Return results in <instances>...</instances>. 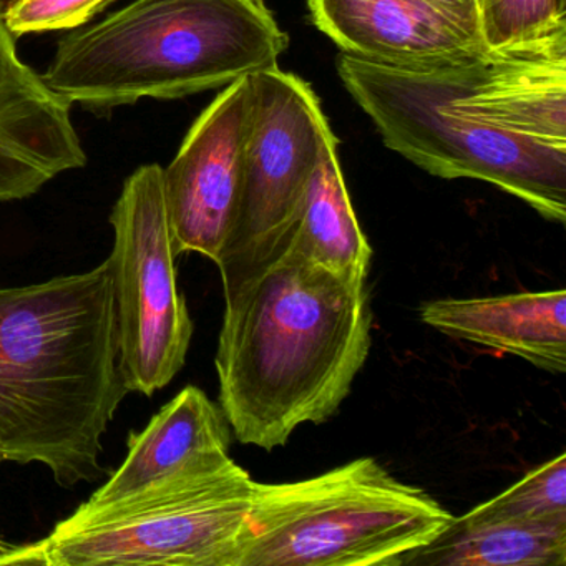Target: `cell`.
<instances>
[{
	"mask_svg": "<svg viewBox=\"0 0 566 566\" xmlns=\"http://www.w3.org/2000/svg\"><path fill=\"white\" fill-rule=\"evenodd\" d=\"M420 319L455 339L522 357L552 374L566 370V291L423 304Z\"/></svg>",
	"mask_w": 566,
	"mask_h": 566,
	"instance_id": "13",
	"label": "cell"
},
{
	"mask_svg": "<svg viewBox=\"0 0 566 566\" xmlns=\"http://www.w3.org/2000/svg\"><path fill=\"white\" fill-rule=\"evenodd\" d=\"M118 363L128 392L151 397L187 363L193 321L178 290L164 168L135 170L111 214Z\"/></svg>",
	"mask_w": 566,
	"mask_h": 566,
	"instance_id": "8",
	"label": "cell"
},
{
	"mask_svg": "<svg viewBox=\"0 0 566 566\" xmlns=\"http://www.w3.org/2000/svg\"><path fill=\"white\" fill-rule=\"evenodd\" d=\"M256 482L233 459L104 506L81 505L0 566H233Z\"/></svg>",
	"mask_w": 566,
	"mask_h": 566,
	"instance_id": "6",
	"label": "cell"
},
{
	"mask_svg": "<svg viewBox=\"0 0 566 566\" xmlns=\"http://www.w3.org/2000/svg\"><path fill=\"white\" fill-rule=\"evenodd\" d=\"M85 164L71 104L19 59L0 4V201L25 200Z\"/></svg>",
	"mask_w": 566,
	"mask_h": 566,
	"instance_id": "10",
	"label": "cell"
},
{
	"mask_svg": "<svg viewBox=\"0 0 566 566\" xmlns=\"http://www.w3.org/2000/svg\"><path fill=\"white\" fill-rule=\"evenodd\" d=\"M287 247L340 276L364 281L369 276L373 248L350 203L331 128L324 134L319 160Z\"/></svg>",
	"mask_w": 566,
	"mask_h": 566,
	"instance_id": "14",
	"label": "cell"
},
{
	"mask_svg": "<svg viewBox=\"0 0 566 566\" xmlns=\"http://www.w3.org/2000/svg\"><path fill=\"white\" fill-rule=\"evenodd\" d=\"M230 443L221 407L200 387L187 386L144 430L130 432L124 462L85 505H108L175 476L218 469L231 460Z\"/></svg>",
	"mask_w": 566,
	"mask_h": 566,
	"instance_id": "12",
	"label": "cell"
},
{
	"mask_svg": "<svg viewBox=\"0 0 566 566\" xmlns=\"http://www.w3.org/2000/svg\"><path fill=\"white\" fill-rule=\"evenodd\" d=\"M127 394L108 258L0 287V463H41L65 489L101 479L102 439Z\"/></svg>",
	"mask_w": 566,
	"mask_h": 566,
	"instance_id": "2",
	"label": "cell"
},
{
	"mask_svg": "<svg viewBox=\"0 0 566 566\" xmlns=\"http://www.w3.org/2000/svg\"><path fill=\"white\" fill-rule=\"evenodd\" d=\"M565 566L566 520L467 522L462 516L402 565Z\"/></svg>",
	"mask_w": 566,
	"mask_h": 566,
	"instance_id": "15",
	"label": "cell"
},
{
	"mask_svg": "<svg viewBox=\"0 0 566 566\" xmlns=\"http://www.w3.org/2000/svg\"><path fill=\"white\" fill-rule=\"evenodd\" d=\"M366 281L290 247L224 293L220 407L247 446L283 447L303 423L339 410L370 350Z\"/></svg>",
	"mask_w": 566,
	"mask_h": 566,
	"instance_id": "1",
	"label": "cell"
},
{
	"mask_svg": "<svg viewBox=\"0 0 566 566\" xmlns=\"http://www.w3.org/2000/svg\"><path fill=\"white\" fill-rule=\"evenodd\" d=\"M253 81L238 78L205 108L175 160L164 168V193L175 254L220 260L240 203Z\"/></svg>",
	"mask_w": 566,
	"mask_h": 566,
	"instance_id": "9",
	"label": "cell"
},
{
	"mask_svg": "<svg viewBox=\"0 0 566 566\" xmlns=\"http://www.w3.org/2000/svg\"><path fill=\"white\" fill-rule=\"evenodd\" d=\"M443 65L406 69L347 54L337 59L344 87L390 150L433 177L495 185L545 220L565 223L566 148L502 134L463 117L450 105Z\"/></svg>",
	"mask_w": 566,
	"mask_h": 566,
	"instance_id": "5",
	"label": "cell"
},
{
	"mask_svg": "<svg viewBox=\"0 0 566 566\" xmlns=\"http://www.w3.org/2000/svg\"><path fill=\"white\" fill-rule=\"evenodd\" d=\"M467 522L566 520V453L530 470L509 490L462 516Z\"/></svg>",
	"mask_w": 566,
	"mask_h": 566,
	"instance_id": "16",
	"label": "cell"
},
{
	"mask_svg": "<svg viewBox=\"0 0 566 566\" xmlns=\"http://www.w3.org/2000/svg\"><path fill=\"white\" fill-rule=\"evenodd\" d=\"M287 45L264 0H135L62 38L42 81L67 104L111 111L228 87L277 67Z\"/></svg>",
	"mask_w": 566,
	"mask_h": 566,
	"instance_id": "3",
	"label": "cell"
},
{
	"mask_svg": "<svg viewBox=\"0 0 566 566\" xmlns=\"http://www.w3.org/2000/svg\"><path fill=\"white\" fill-rule=\"evenodd\" d=\"M437 14L459 29L467 38L472 39L480 48L485 49L480 34L479 4L476 0H423ZM486 51V49H485Z\"/></svg>",
	"mask_w": 566,
	"mask_h": 566,
	"instance_id": "19",
	"label": "cell"
},
{
	"mask_svg": "<svg viewBox=\"0 0 566 566\" xmlns=\"http://www.w3.org/2000/svg\"><path fill=\"white\" fill-rule=\"evenodd\" d=\"M486 51L515 48L566 31V0H476Z\"/></svg>",
	"mask_w": 566,
	"mask_h": 566,
	"instance_id": "17",
	"label": "cell"
},
{
	"mask_svg": "<svg viewBox=\"0 0 566 566\" xmlns=\"http://www.w3.org/2000/svg\"><path fill=\"white\" fill-rule=\"evenodd\" d=\"M253 112L240 203L217 261L223 293L286 248L331 125L310 84L280 67L251 75Z\"/></svg>",
	"mask_w": 566,
	"mask_h": 566,
	"instance_id": "7",
	"label": "cell"
},
{
	"mask_svg": "<svg viewBox=\"0 0 566 566\" xmlns=\"http://www.w3.org/2000/svg\"><path fill=\"white\" fill-rule=\"evenodd\" d=\"M114 0H12L4 21L15 39L78 29Z\"/></svg>",
	"mask_w": 566,
	"mask_h": 566,
	"instance_id": "18",
	"label": "cell"
},
{
	"mask_svg": "<svg viewBox=\"0 0 566 566\" xmlns=\"http://www.w3.org/2000/svg\"><path fill=\"white\" fill-rule=\"evenodd\" d=\"M311 21L343 54L389 67H436L486 52L423 0H307Z\"/></svg>",
	"mask_w": 566,
	"mask_h": 566,
	"instance_id": "11",
	"label": "cell"
},
{
	"mask_svg": "<svg viewBox=\"0 0 566 566\" xmlns=\"http://www.w3.org/2000/svg\"><path fill=\"white\" fill-rule=\"evenodd\" d=\"M2 548H4V545H2V543H0V552H2Z\"/></svg>",
	"mask_w": 566,
	"mask_h": 566,
	"instance_id": "20",
	"label": "cell"
},
{
	"mask_svg": "<svg viewBox=\"0 0 566 566\" xmlns=\"http://www.w3.org/2000/svg\"><path fill=\"white\" fill-rule=\"evenodd\" d=\"M453 518L364 457L313 479L256 482L233 566H400Z\"/></svg>",
	"mask_w": 566,
	"mask_h": 566,
	"instance_id": "4",
	"label": "cell"
}]
</instances>
